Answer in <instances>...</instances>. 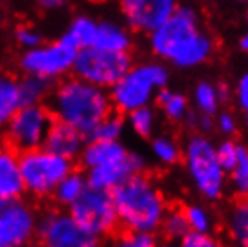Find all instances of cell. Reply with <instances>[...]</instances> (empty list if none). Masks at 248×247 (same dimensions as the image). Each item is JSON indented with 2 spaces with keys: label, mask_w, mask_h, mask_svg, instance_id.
<instances>
[{
  "label": "cell",
  "mask_w": 248,
  "mask_h": 247,
  "mask_svg": "<svg viewBox=\"0 0 248 247\" xmlns=\"http://www.w3.org/2000/svg\"><path fill=\"white\" fill-rule=\"evenodd\" d=\"M146 164H148V161L140 152H131L130 150L128 155L119 159V161L87 170L88 186L112 193L115 188L126 182L130 177H133L137 173H144Z\"/></svg>",
  "instance_id": "cell-14"
},
{
  "label": "cell",
  "mask_w": 248,
  "mask_h": 247,
  "mask_svg": "<svg viewBox=\"0 0 248 247\" xmlns=\"http://www.w3.org/2000/svg\"><path fill=\"white\" fill-rule=\"evenodd\" d=\"M18 85L24 105L44 103L45 99L50 98V92H52V81L34 74H25L22 80H18Z\"/></svg>",
  "instance_id": "cell-25"
},
{
  "label": "cell",
  "mask_w": 248,
  "mask_h": 247,
  "mask_svg": "<svg viewBox=\"0 0 248 247\" xmlns=\"http://www.w3.org/2000/svg\"><path fill=\"white\" fill-rule=\"evenodd\" d=\"M78 47L62 36L52 43H40L27 49L20 58V67L25 74H34L49 81L60 80L74 67Z\"/></svg>",
  "instance_id": "cell-11"
},
{
  "label": "cell",
  "mask_w": 248,
  "mask_h": 247,
  "mask_svg": "<svg viewBox=\"0 0 248 247\" xmlns=\"http://www.w3.org/2000/svg\"><path fill=\"white\" fill-rule=\"evenodd\" d=\"M130 150L121 141H101V139H88L85 148L79 155V162L85 170H92L97 166H105L115 162L128 155Z\"/></svg>",
  "instance_id": "cell-17"
},
{
  "label": "cell",
  "mask_w": 248,
  "mask_h": 247,
  "mask_svg": "<svg viewBox=\"0 0 248 247\" xmlns=\"http://www.w3.org/2000/svg\"><path fill=\"white\" fill-rule=\"evenodd\" d=\"M27 247H44L42 246V244H40V242H36V244H34V242H32V244H29V246Z\"/></svg>",
  "instance_id": "cell-42"
},
{
  "label": "cell",
  "mask_w": 248,
  "mask_h": 247,
  "mask_svg": "<svg viewBox=\"0 0 248 247\" xmlns=\"http://www.w3.org/2000/svg\"><path fill=\"white\" fill-rule=\"evenodd\" d=\"M119 226L130 233L155 235L169 210L166 195L146 173H137L112 192Z\"/></svg>",
  "instance_id": "cell-2"
},
{
  "label": "cell",
  "mask_w": 248,
  "mask_h": 247,
  "mask_svg": "<svg viewBox=\"0 0 248 247\" xmlns=\"http://www.w3.org/2000/svg\"><path fill=\"white\" fill-rule=\"evenodd\" d=\"M38 4H40V7L45 9V11H56V9L63 7L65 0H38Z\"/></svg>",
  "instance_id": "cell-38"
},
{
  "label": "cell",
  "mask_w": 248,
  "mask_h": 247,
  "mask_svg": "<svg viewBox=\"0 0 248 247\" xmlns=\"http://www.w3.org/2000/svg\"><path fill=\"white\" fill-rule=\"evenodd\" d=\"M243 121H245V126L248 128V110H245V118H243Z\"/></svg>",
  "instance_id": "cell-41"
},
{
  "label": "cell",
  "mask_w": 248,
  "mask_h": 247,
  "mask_svg": "<svg viewBox=\"0 0 248 247\" xmlns=\"http://www.w3.org/2000/svg\"><path fill=\"white\" fill-rule=\"evenodd\" d=\"M20 170L27 195L50 198L63 177L74 170V161L42 146L20 154Z\"/></svg>",
  "instance_id": "cell-6"
},
{
  "label": "cell",
  "mask_w": 248,
  "mask_h": 247,
  "mask_svg": "<svg viewBox=\"0 0 248 247\" xmlns=\"http://www.w3.org/2000/svg\"><path fill=\"white\" fill-rule=\"evenodd\" d=\"M156 247H178V244H176V242H164V244H162V246H156Z\"/></svg>",
  "instance_id": "cell-40"
},
{
  "label": "cell",
  "mask_w": 248,
  "mask_h": 247,
  "mask_svg": "<svg viewBox=\"0 0 248 247\" xmlns=\"http://www.w3.org/2000/svg\"><path fill=\"white\" fill-rule=\"evenodd\" d=\"M50 112L56 121L67 123L90 136L101 119L113 110L106 88L92 85L79 78H68L58 83L50 92Z\"/></svg>",
  "instance_id": "cell-3"
},
{
  "label": "cell",
  "mask_w": 248,
  "mask_h": 247,
  "mask_svg": "<svg viewBox=\"0 0 248 247\" xmlns=\"http://www.w3.org/2000/svg\"><path fill=\"white\" fill-rule=\"evenodd\" d=\"M87 141L88 137L85 134H81L79 130H76L74 126L54 119L44 146L47 150H50V152L65 157V159L76 161V159H79V155L83 152V148H85Z\"/></svg>",
  "instance_id": "cell-15"
},
{
  "label": "cell",
  "mask_w": 248,
  "mask_h": 247,
  "mask_svg": "<svg viewBox=\"0 0 248 247\" xmlns=\"http://www.w3.org/2000/svg\"><path fill=\"white\" fill-rule=\"evenodd\" d=\"M149 152L153 161L162 166H174L182 161V148L171 136H153L149 142Z\"/></svg>",
  "instance_id": "cell-24"
},
{
  "label": "cell",
  "mask_w": 248,
  "mask_h": 247,
  "mask_svg": "<svg viewBox=\"0 0 248 247\" xmlns=\"http://www.w3.org/2000/svg\"><path fill=\"white\" fill-rule=\"evenodd\" d=\"M76 220L97 238L112 236L119 228L115 202L110 192L90 188L68 208Z\"/></svg>",
  "instance_id": "cell-10"
},
{
  "label": "cell",
  "mask_w": 248,
  "mask_h": 247,
  "mask_svg": "<svg viewBox=\"0 0 248 247\" xmlns=\"http://www.w3.org/2000/svg\"><path fill=\"white\" fill-rule=\"evenodd\" d=\"M232 96L230 88L227 85H216L211 81H200L192 90V105L198 114L216 116L219 112V106L227 103Z\"/></svg>",
  "instance_id": "cell-18"
},
{
  "label": "cell",
  "mask_w": 248,
  "mask_h": 247,
  "mask_svg": "<svg viewBox=\"0 0 248 247\" xmlns=\"http://www.w3.org/2000/svg\"><path fill=\"white\" fill-rule=\"evenodd\" d=\"M126 123L133 134L142 139H151L156 130V110L151 105L140 106L126 114Z\"/></svg>",
  "instance_id": "cell-26"
},
{
  "label": "cell",
  "mask_w": 248,
  "mask_h": 247,
  "mask_svg": "<svg viewBox=\"0 0 248 247\" xmlns=\"http://www.w3.org/2000/svg\"><path fill=\"white\" fill-rule=\"evenodd\" d=\"M160 231L162 235L166 236V240L178 244L191 231L189 224H187L186 213H184V208H169L164 215Z\"/></svg>",
  "instance_id": "cell-30"
},
{
  "label": "cell",
  "mask_w": 248,
  "mask_h": 247,
  "mask_svg": "<svg viewBox=\"0 0 248 247\" xmlns=\"http://www.w3.org/2000/svg\"><path fill=\"white\" fill-rule=\"evenodd\" d=\"M176 7V0H121V11L128 27L149 35L158 29Z\"/></svg>",
  "instance_id": "cell-13"
},
{
  "label": "cell",
  "mask_w": 248,
  "mask_h": 247,
  "mask_svg": "<svg viewBox=\"0 0 248 247\" xmlns=\"http://www.w3.org/2000/svg\"><path fill=\"white\" fill-rule=\"evenodd\" d=\"M128 128L126 118L119 112H110L105 119H101L97 126L92 130L88 139H101V141H121L124 132Z\"/></svg>",
  "instance_id": "cell-28"
},
{
  "label": "cell",
  "mask_w": 248,
  "mask_h": 247,
  "mask_svg": "<svg viewBox=\"0 0 248 247\" xmlns=\"http://www.w3.org/2000/svg\"><path fill=\"white\" fill-rule=\"evenodd\" d=\"M36 240L44 247H103V240L92 235L63 208L47 210L38 218Z\"/></svg>",
  "instance_id": "cell-8"
},
{
  "label": "cell",
  "mask_w": 248,
  "mask_h": 247,
  "mask_svg": "<svg viewBox=\"0 0 248 247\" xmlns=\"http://www.w3.org/2000/svg\"><path fill=\"white\" fill-rule=\"evenodd\" d=\"M87 188H88L87 173L72 170V172L67 173L62 179V182L56 186V190H54V193H52L50 198L56 202L58 208L68 210L83 193L87 192Z\"/></svg>",
  "instance_id": "cell-22"
},
{
  "label": "cell",
  "mask_w": 248,
  "mask_h": 247,
  "mask_svg": "<svg viewBox=\"0 0 248 247\" xmlns=\"http://www.w3.org/2000/svg\"><path fill=\"white\" fill-rule=\"evenodd\" d=\"M52 123L54 116L49 106H45L44 103L22 105L2 132L4 141L18 154L42 148Z\"/></svg>",
  "instance_id": "cell-7"
},
{
  "label": "cell",
  "mask_w": 248,
  "mask_h": 247,
  "mask_svg": "<svg viewBox=\"0 0 248 247\" xmlns=\"http://www.w3.org/2000/svg\"><path fill=\"white\" fill-rule=\"evenodd\" d=\"M214 128L225 137H232L237 132L239 124H237V119L232 112H217L214 116Z\"/></svg>",
  "instance_id": "cell-35"
},
{
  "label": "cell",
  "mask_w": 248,
  "mask_h": 247,
  "mask_svg": "<svg viewBox=\"0 0 248 247\" xmlns=\"http://www.w3.org/2000/svg\"><path fill=\"white\" fill-rule=\"evenodd\" d=\"M234 99L243 112L248 110V71L243 72L241 78L237 80L236 87H234Z\"/></svg>",
  "instance_id": "cell-37"
},
{
  "label": "cell",
  "mask_w": 248,
  "mask_h": 247,
  "mask_svg": "<svg viewBox=\"0 0 248 247\" xmlns=\"http://www.w3.org/2000/svg\"><path fill=\"white\" fill-rule=\"evenodd\" d=\"M225 229L239 247L248 246V195L239 197L225 213Z\"/></svg>",
  "instance_id": "cell-21"
},
{
  "label": "cell",
  "mask_w": 248,
  "mask_h": 247,
  "mask_svg": "<svg viewBox=\"0 0 248 247\" xmlns=\"http://www.w3.org/2000/svg\"><path fill=\"white\" fill-rule=\"evenodd\" d=\"M155 103L158 106V110L162 112V116L171 121V123H182L187 121L189 114H191V106H189V99L180 92L169 90L168 87L162 88L160 92L156 94Z\"/></svg>",
  "instance_id": "cell-23"
},
{
  "label": "cell",
  "mask_w": 248,
  "mask_h": 247,
  "mask_svg": "<svg viewBox=\"0 0 248 247\" xmlns=\"http://www.w3.org/2000/svg\"><path fill=\"white\" fill-rule=\"evenodd\" d=\"M239 148H241V144H239V142H236V141H232L230 137H225L219 144H216L217 159H219V164L223 166L225 172H229L230 168L234 166V162L237 161Z\"/></svg>",
  "instance_id": "cell-33"
},
{
  "label": "cell",
  "mask_w": 248,
  "mask_h": 247,
  "mask_svg": "<svg viewBox=\"0 0 248 247\" xmlns=\"http://www.w3.org/2000/svg\"><path fill=\"white\" fill-rule=\"evenodd\" d=\"M38 211L24 198H0V247H27L34 242Z\"/></svg>",
  "instance_id": "cell-12"
},
{
  "label": "cell",
  "mask_w": 248,
  "mask_h": 247,
  "mask_svg": "<svg viewBox=\"0 0 248 247\" xmlns=\"http://www.w3.org/2000/svg\"><path fill=\"white\" fill-rule=\"evenodd\" d=\"M178 247H225L221 240H217L212 233H196L189 231L180 242Z\"/></svg>",
  "instance_id": "cell-34"
},
{
  "label": "cell",
  "mask_w": 248,
  "mask_h": 247,
  "mask_svg": "<svg viewBox=\"0 0 248 247\" xmlns=\"http://www.w3.org/2000/svg\"><path fill=\"white\" fill-rule=\"evenodd\" d=\"M25 195L20 170V154L7 144L0 146V198H20Z\"/></svg>",
  "instance_id": "cell-16"
},
{
  "label": "cell",
  "mask_w": 248,
  "mask_h": 247,
  "mask_svg": "<svg viewBox=\"0 0 248 247\" xmlns=\"http://www.w3.org/2000/svg\"><path fill=\"white\" fill-rule=\"evenodd\" d=\"M149 47L162 62L192 69L205 63L214 53V42L200 25L191 6H178L164 24L149 35Z\"/></svg>",
  "instance_id": "cell-1"
},
{
  "label": "cell",
  "mask_w": 248,
  "mask_h": 247,
  "mask_svg": "<svg viewBox=\"0 0 248 247\" xmlns=\"http://www.w3.org/2000/svg\"><path fill=\"white\" fill-rule=\"evenodd\" d=\"M227 182L237 197L248 195V148L245 144H241L239 148V155L234 166L227 172Z\"/></svg>",
  "instance_id": "cell-29"
},
{
  "label": "cell",
  "mask_w": 248,
  "mask_h": 247,
  "mask_svg": "<svg viewBox=\"0 0 248 247\" xmlns=\"http://www.w3.org/2000/svg\"><path fill=\"white\" fill-rule=\"evenodd\" d=\"M169 71L164 63L146 62L131 65L121 80L108 88L112 106L119 114H130L135 108L148 106L156 94L168 87Z\"/></svg>",
  "instance_id": "cell-5"
},
{
  "label": "cell",
  "mask_w": 248,
  "mask_h": 247,
  "mask_svg": "<svg viewBox=\"0 0 248 247\" xmlns=\"http://www.w3.org/2000/svg\"><path fill=\"white\" fill-rule=\"evenodd\" d=\"M16 40H18L20 45L27 51L42 43V35H40L34 27H20L18 31H16Z\"/></svg>",
  "instance_id": "cell-36"
},
{
  "label": "cell",
  "mask_w": 248,
  "mask_h": 247,
  "mask_svg": "<svg viewBox=\"0 0 248 247\" xmlns=\"http://www.w3.org/2000/svg\"><path fill=\"white\" fill-rule=\"evenodd\" d=\"M247 247H248V246H247Z\"/></svg>",
  "instance_id": "cell-43"
},
{
  "label": "cell",
  "mask_w": 248,
  "mask_h": 247,
  "mask_svg": "<svg viewBox=\"0 0 248 247\" xmlns=\"http://www.w3.org/2000/svg\"><path fill=\"white\" fill-rule=\"evenodd\" d=\"M247 22H248V17H247ZM239 45H241V49L245 51V53H248V29H247V33L241 36V42H239Z\"/></svg>",
  "instance_id": "cell-39"
},
{
  "label": "cell",
  "mask_w": 248,
  "mask_h": 247,
  "mask_svg": "<svg viewBox=\"0 0 248 247\" xmlns=\"http://www.w3.org/2000/svg\"><path fill=\"white\" fill-rule=\"evenodd\" d=\"M92 47L110 53H128L131 47V36L128 29L115 22H97Z\"/></svg>",
  "instance_id": "cell-19"
},
{
  "label": "cell",
  "mask_w": 248,
  "mask_h": 247,
  "mask_svg": "<svg viewBox=\"0 0 248 247\" xmlns=\"http://www.w3.org/2000/svg\"><path fill=\"white\" fill-rule=\"evenodd\" d=\"M187 177L200 197L216 202L227 193V172L219 164L216 144L205 134H192L182 150Z\"/></svg>",
  "instance_id": "cell-4"
},
{
  "label": "cell",
  "mask_w": 248,
  "mask_h": 247,
  "mask_svg": "<svg viewBox=\"0 0 248 247\" xmlns=\"http://www.w3.org/2000/svg\"><path fill=\"white\" fill-rule=\"evenodd\" d=\"M184 213H186L187 224L191 231L196 233H212L214 229V216L209 211V208H205L203 204H187L184 206Z\"/></svg>",
  "instance_id": "cell-31"
},
{
  "label": "cell",
  "mask_w": 248,
  "mask_h": 247,
  "mask_svg": "<svg viewBox=\"0 0 248 247\" xmlns=\"http://www.w3.org/2000/svg\"><path fill=\"white\" fill-rule=\"evenodd\" d=\"M130 67L131 58L128 53H110L97 47H85L78 51L72 72L76 78L108 90Z\"/></svg>",
  "instance_id": "cell-9"
},
{
  "label": "cell",
  "mask_w": 248,
  "mask_h": 247,
  "mask_svg": "<svg viewBox=\"0 0 248 247\" xmlns=\"http://www.w3.org/2000/svg\"><path fill=\"white\" fill-rule=\"evenodd\" d=\"M22 103L18 80L9 72L0 71V132H4L11 118L18 112Z\"/></svg>",
  "instance_id": "cell-20"
},
{
  "label": "cell",
  "mask_w": 248,
  "mask_h": 247,
  "mask_svg": "<svg viewBox=\"0 0 248 247\" xmlns=\"http://www.w3.org/2000/svg\"><path fill=\"white\" fill-rule=\"evenodd\" d=\"M155 235H146V233H130L126 231L123 235L113 236L108 242L106 247H156Z\"/></svg>",
  "instance_id": "cell-32"
},
{
  "label": "cell",
  "mask_w": 248,
  "mask_h": 247,
  "mask_svg": "<svg viewBox=\"0 0 248 247\" xmlns=\"http://www.w3.org/2000/svg\"><path fill=\"white\" fill-rule=\"evenodd\" d=\"M95 29H97L95 20L88 18V17H78L76 20H72V24L68 25L67 33L63 36L79 51L85 49V47H92Z\"/></svg>",
  "instance_id": "cell-27"
}]
</instances>
